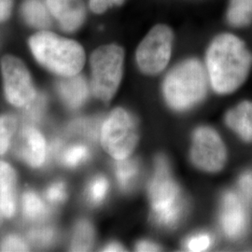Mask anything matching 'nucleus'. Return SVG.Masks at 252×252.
Masks as SVG:
<instances>
[{
	"label": "nucleus",
	"mask_w": 252,
	"mask_h": 252,
	"mask_svg": "<svg viewBox=\"0 0 252 252\" xmlns=\"http://www.w3.org/2000/svg\"><path fill=\"white\" fill-rule=\"evenodd\" d=\"M228 21L234 27H243L252 20V0H232L228 9Z\"/></svg>",
	"instance_id": "obj_19"
},
{
	"label": "nucleus",
	"mask_w": 252,
	"mask_h": 252,
	"mask_svg": "<svg viewBox=\"0 0 252 252\" xmlns=\"http://www.w3.org/2000/svg\"><path fill=\"white\" fill-rule=\"evenodd\" d=\"M148 189L152 204V220L163 229L176 228L185 216L187 203L172 178L169 163L163 155H158L155 160V171Z\"/></svg>",
	"instance_id": "obj_2"
},
{
	"label": "nucleus",
	"mask_w": 252,
	"mask_h": 252,
	"mask_svg": "<svg viewBox=\"0 0 252 252\" xmlns=\"http://www.w3.org/2000/svg\"><path fill=\"white\" fill-rule=\"evenodd\" d=\"M1 250L3 252H27L28 251L27 244L16 235H9L1 244Z\"/></svg>",
	"instance_id": "obj_29"
},
{
	"label": "nucleus",
	"mask_w": 252,
	"mask_h": 252,
	"mask_svg": "<svg viewBox=\"0 0 252 252\" xmlns=\"http://www.w3.org/2000/svg\"><path fill=\"white\" fill-rule=\"evenodd\" d=\"M252 63V56L239 38L230 34L217 36L207 54V72L213 89L229 94L243 83Z\"/></svg>",
	"instance_id": "obj_1"
},
{
	"label": "nucleus",
	"mask_w": 252,
	"mask_h": 252,
	"mask_svg": "<svg viewBox=\"0 0 252 252\" xmlns=\"http://www.w3.org/2000/svg\"><path fill=\"white\" fill-rule=\"evenodd\" d=\"M57 89L60 97L68 108H81L88 98L89 89L85 79L81 76L63 77L58 82Z\"/></svg>",
	"instance_id": "obj_14"
},
{
	"label": "nucleus",
	"mask_w": 252,
	"mask_h": 252,
	"mask_svg": "<svg viewBox=\"0 0 252 252\" xmlns=\"http://www.w3.org/2000/svg\"><path fill=\"white\" fill-rule=\"evenodd\" d=\"M46 103L47 98L45 94L41 93L37 94L36 97L25 107V120L30 125H35L36 123H39L45 112Z\"/></svg>",
	"instance_id": "obj_22"
},
{
	"label": "nucleus",
	"mask_w": 252,
	"mask_h": 252,
	"mask_svg": "<svg viewBox=\"0 0 252 252\" xmlns=\"http://www.w3.org/2000/svg\"><path fill=\"white\" fill-rule=\"evenodd\" d=\"M23 211L25 216L31 220H40L48 213L41 199L32 190L26 191L23 195Z\"/></svg>",
	"instance_id": "obj_20"
},
{
	"label": "nucleus",
	"mask_w": 252,
	"mask_h": 252,
	"mask_svg": "<svg viewBox=\"0 0 252 252\" xmlns=\"http://www.w3.org/2000/svg\"><path fill=\"white\" fill-rule=\"evenodd\" d=\"M54 231L51 228H38L29 234V238L33 243L39 246H47L54 239Z\"/></svg>",
	"instance_id": "obj_28"
},
{
	"label": "nucleus",
	"mask_w": 252,
	"mask_h": 252,
	"mask_svg": "<svg viewBox=\"0 0 252 252\" xmlns=\"http://www.w3.org/2000/svg\"><path fill=\"white\" fill-rule=\"evenodd\" d=\"M46 198L51 203L59 204L66 199V189L63 182L58 181L51 185L45 192Z\"/></svg>",
	"instance_id": "obj_27"
},
{
	"label": "nucleus",
	"mask_w": 252,
	"mask_h": 252,
	"mask_svg": "<svg viewBox=\"0 0 252 252\" xmlns=\"http://www.w3.org/2000/svg\"><path fill=\"white\" fill-rule=\"evenodd\" d=\"M249 219V210L243 199L233 191L226 192L220 214V222L224 234L230 238L240 237L248 229Z\"/></svg>",
	"instance_id": "obj_10"
},
{
	"label": "nucleus",
	"mask_w": 252,
	"mask_h": 252,
	"mask_svg": "<svg viewBox=\"0 0 252 252\" xmlns=\"http://www.w3.org/2000/svg\"><path fill=\"white\" fill-rule=\"evenodd\" d=\"M125 0H90V8L94 13H102L112 5H120Z\"/></svg>",
	"instance_id": "obj_30"
},
{
	"label": "nucleus",
	"mask_w": 252,
	"mask_h": 252,
	"mask_svg": "<svg viewBox=\"0 0 252 252\" xmlns=\"http://www.w3.org/2000/svg\"><path fill=\"white\" fill-rule=\"evenodd\" d=\"M125 54L117 45L102 46L91 57L92 89L104 102L112 99L123 76Z\"/></svg>",
	"instance_id": "obj_5"
},
{
	"label": "nucleus",
	"mask_w": 252,
	"mask_h": 252,
	"mask_svg": "<svg viewBox=\"0 0 252 252\" xmlns=\"http://www.w3.org/2000/svg\"><path fill=\"white\" fill-rule=\"evenodd\" d=\"M16 126L17 122L15 118L9 115L0 116V155L8 151Z\"/></svg>",
	"instance_id": "obj_24"
},
{
	"label": "nucleus",
	"mask_w": 252,
	"mask_h": 252,
	"mask_svg": "<svg viewBox=\"0 0 252 252\" xmlns=\"http://www.w3.org/2000/svg\"><path fill=\"white\" fill-rule=\"evenodd\" d=\"M100 139L102 147L112 158H128L138 141L135 119L124 108H115L102 125Z\"/></svg>",
	"instance_id": "obj_6"
},
{
	"label": "nucleus",
	"mask_w": 252,
	"mask_h": 252,
	"mask_svg": "<svg viewBox=\"0 0 252 252\" xmlns=\"http://www.w3.org/2000/svg\"><path fill=\"white\" fill-rule=\"evenodd\" d=\"M239 186L244 194L252 200V172H246L240 177Z\"/></svg>",
	"instance_id": "obj_31"
},
{
	"label": "nucleus",
	"mask_w": 252,
	"mask_h": 252,
	"mask_svg": "<svg viewBox=\"0 0 252 252\" xmlns=\"http://www.w3.org/2000/svg\"><path fill=\"white\" fill-rule=\"evenodd\" d=\"M99 124L95 120L81 119L75 121L71 125L70 129L73 132L87 137L90 140H96L99 133Z\"/></svg>",
	"instance_id": "obj_25"
},
{
	"label": "nucleus",
	"mask_w": 252,
	"mask_h": 252,
	"mask_svg": "<svg viewBox=\"0 0 252 252\" xmlns=\"http://www.w3.org/2000/svg\"><path fill=\"white\" fill-rule=\"evenodd\" d=\"M1 67L6 98L11 105L25 108L37 94L26 65L8 55L2 59Z\"/></svg>",
	"instance_id": "obj_9"
},
{
	"label": "nucleus",
	"mask_w": 252,
	"mask_h": 252,
	"mask_svg": "<svg viewBox=\"0 0 252 252\" xmlns=\"http://www.w3.org/2000/svg\"><path fill=\"white\" fill-rule=\"evenodd\" d=\"M226 125L247 142H252V103L242 102L231 109L225 117Z\"/></svg>",
	"instance_id": "obj_15"
},
{
	"label": "nucleus",
	"mask_w": 252,
	"mask_h": 252,
	"mask_svg": "<svg viewBox=\"0 0 252 252\" xmlns=\"http://www.w3.org/2000/svg\"><path fill=\"white\" fill-rule=\"evenodd\" d=\"M105 252H123V247L118 243L108 244V246L104 250Z\"/></svg>",
	"instance_id": "obj_34"
},
{
	"label": "nucleus",
	"mask_w": 252,
	"mask_h": 252,
	"mask_svg": "<svg viewBox=\"0 0 252 252\" xmlns=\"http://www.w3.org/2000/svg\"><path fill=\"white\" fill-rule=\"evenodd\" d=\"M29 46L37 62L62 77L75 76L85 62V54L79 43L50 32L31 36Z\"/></svg>",
	"instance_id": "obj_3"
},
{
	"label": "nucleus",
	"mask_w": 252,
	"mask_h": 252,
	"mask_svg": "<svg viewBox=\"0 0 252 252\" xmlns=\"http://www.w3.org/2000/svg\"><path fill=\"white\" fill-rule=\"evenodd\" d=\"M108 190V181L103 176H97L91 180L86 195L87 199L93 205H98L106 198Z\"/></svg>",
	"instance_id": "obj_23"
},
{
	"label": "nucleus",
	"mask_w": 252,
	"mask_h": 252,
	"mask_svg": "<svg viewBox=\"0 0 252 252\" xmlns=\"http://www.w3.org/2000/svg\"><path fill=\"white\" fill-rule=\"evenodd\" d=\"M11 0H0V22L5 21L10 14Z\"/></svg>",
	"instance_id": "obj_32"
},
{
	"label": "nucleus",
	"mask_w": 252,
	"mask_h": 252,
	"mask_svg": "<svg viewBox=\"0 0 252 252\" xmlns=\"http://www.w3.org/2000/svg\"><path fill=\"white\" fill-rule=\"evenodd\" d=\"M136 250L138 252H157L160 248L156 244L150 241H140L136 244Z\"/></svg>",
	"instance_id": "obj_33"
},
{
	"label": "nucleus",
	"mask_w": 252,
	"mask_h": 252,
	"mask_svg": "<svg viewBox=\"0 0 252 252\" xmlns=\"http://www.w3.org/2000/svg\"><path fill=\"white\" fill-rule=\"evenodd\" d=\"M46 3L64 31L73 32L82 25L85 9L81 0H46Z\"/></svg>",
	"instance_id": "obj_12"
},
{
	"label": "nucleus",
	"mask_w": 252,
	"mask_h": 252,
	"mask_svg": "<svg viewBox=\"0 0 252 252\" xmlns=\"http://www.w3.org/2000/svg\"><path fill=\"white\" fill-rule=\"evenodd\" d=\"M114 169L120 188L125 191L134 189L140 175L138 161L128 158L117 160Z\"/></svg>",
	"instance_id": "obj_17"
},
{
	"label": "nucleus",
	"mask_w": 252,
	"mask_h": 252,
	"mask_svg": "<svg viewBox=\"0 0 252 252\" xmlns=\"http://www.w3.org/2000/svg\"><path fill=\"white\" fill-rule=\"evenodd\" d=\"M0 210L11 218L16 211V174L9 163L0 161Z\"/></svg>",
	"instance_id": "obj_13"
},
{
	"label": "nucleus",
	"mask_w": 252,
	"mask_h": 252,
	"mask_svg": "<svg viewBox=\"0 0 252 252\" xmlns=\"http://www.w3.org/2000/svg\"><path fill=\"white\" fill-rule=\"evenodd\" d=\"M207 73L198 60L179 63L167 74L163 82V95L173 109L185 111L193 108L207 94Z\"/></svg>",
	"instance_id": "obj_4"
},
{
	"label": "nucleus",
	"mask_w": 252,
	"mask_h": 252,
	"mask_svg": "<svg viewBox=\"0 0 252 252\" xmlns=\"http://www.w3.org/2000/svg\"><path fill=\"white\" fill-rule=\"evenodd\" d=\"M90 157V150L86 145L75 144L68 147L61 155V162L67 167L79 166Z\"/></svg>",
	"instance_id": "obj_21"
},
{
	"label": "nucleus",
	"mask_w": 252,
	"mask_h": 252,
	"mask_svg": "<svg viewBox=\"0 0 252 252\" xmlns=\"http://www.w3.org/2000/svg\"><path fill=\"white\" fill-rule=\"evenodd\" d=\"M173 42L171 29L159 25L145 36L136 52V61L140 69L149 75L161 72L170 59Z\"/></svg>",
	"instance_id": "obj_7"
},
{
	"label": "nucleus",
	"mask_w": 252,
	"mask_h": 252,
	"mask_svg": "<svg viewBox=\"0 0 252 252\" xmlns=\"http://www.w3.org/2000/svg\"><path fill=\"white\" fill-rule=\"evenodd\" d=\"M21 11L25 21L31 27L43 29L51 24L50 10L41 0H26Z\"/></svg>",
	"instance_id": "obj_16"
},
{
	"label": "nucleus",
	"mask_w": 252,
	"mask_h": 252,
	"mask_svg": "<svg viewBox=\"0 0 252 252\" xmlns=\"http://www.w3.org/2000/svg\"><path fill=\"white\" fill-rule=\"evenodd\" d=\"M213 243L211 234L207 233H200L189 236L185 241V248L189 252H203L207 251Z\"/></svg>",
	"instance_id": "obj_26"
},
{
	"label": "nucleus",
	"mask_w": 252,
	"mask_h": 252,
	"mask_svg": "<svg viewBox=\"0 0 252 252\" xmlns=\"http://www.w3.org/2000/svg\"><path fill=\"white\" fill-rule=\"evenodd\" d=\"M94 242V230L90 222L82 220L75 227L71 251L74 252H87L90 251Z\"/></svg>",
	"instance_id": "obj_18"
},
{
	"label": "nucleus",
	"mask_w": 252,
	"mask_h": 252,
	"mask_svg": "<svg viewBox=\"0 0 252 252\" xmlns=\"http://www.w3.org/2000/svg\"><path fill=\"white\" fill-rule=\"evenodd\" d=\"M17 153L32 167H40L45 162L47 145L43 135L32 126L22 130L17 143Z\"/></svg>",
	"instance_id": "obj_11"
},
{
	"label": "nucleus",
	"mask_w": 252,
	"mask_h": 252,
	"mask_svg": "<svg viewBox=\"0 0 252 252\" xmlns=\"http://www.w3.org/2000/svg\"><path fill=\"white\" fill-rule=\"evenodd\" d=\"M190 158L201 170L216 173L220 171L226 162V149L220 136L209 127L196 129L192 137Z\"/></svg>",
	"instance_id": "obj_8"
}]
</instances>
